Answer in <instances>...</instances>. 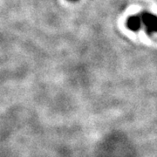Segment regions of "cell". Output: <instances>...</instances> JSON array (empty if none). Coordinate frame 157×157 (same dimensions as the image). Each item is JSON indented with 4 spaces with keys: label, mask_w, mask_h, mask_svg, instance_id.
<instances>
[{
    "label": "cell",
    "mask_w": 157,
    "mask_h": 157,
    "mask_svg": "<svg viewBox=\"0 0 157 157\" xmlns=\"http://www.w3.org/2000/svg\"><path fill=\"white\" fill-rule=\"evenodd\" d=\"M141 25V19L138 16H132L127 21V26L129 30L132 31H138Z\"/></svg>",
    "instance_id": "obj_2"
},
{
    "label": "cell",
    "mask_w": 157,
    "mask_h": 157,
    "mask_svg": "<svg viewBox=\"0 0 157 157\" xmlns=\"http://www.w3.org/2000/svg\"><path fill=\"white\" fill-rule=\"evenodd\" d=\"M141 23L145 25L146 30L148 33H157V16L145 12L141 16Z\"/></svg>",
    "instance_id": "obj_1"
},
{
    "label": "cell",
    "mask_w": 157,
    "mask_h": 157,
    "mask_svg": "<svg viewBox=\"0 0 157 157\" xmlns=\"http://www.w3.org/2000/svg\"><path fill=\"white\" fill-rule=\"evenodd\" d=\"M69 1H71V2H76V1H78V0H69Z\"/></svg>",
    "instance_id": "obj_3"
}]
</instances>
